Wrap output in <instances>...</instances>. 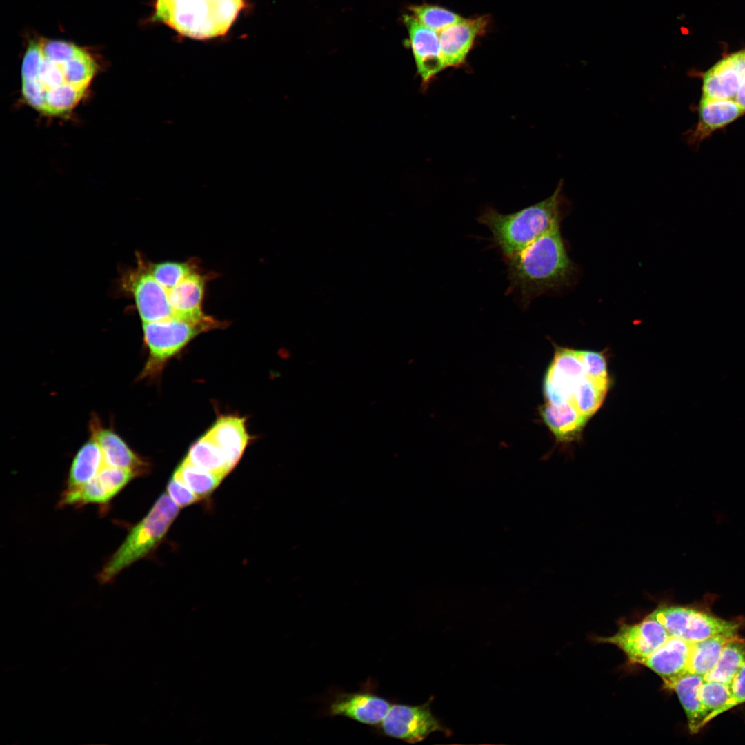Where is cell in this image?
Returning a JSON list of instances; mask_svg holds the SVG:
<instances>
[{"mask_svg": "<svg viewBox=\"0 0 745 745\" xmlns=\"http://www.w3.org/2000/svg\"><path fill=\"white\" fill-rule=\"evenodd\" d=\"M167 493L180 508L201 500L174 475L167 484Z\"/></svg>", "mask_w": 745, "mask_h": 745, "instance_id": "d6a6232c", "label": "cell"}, {"mask_svg": "<svg viewBox=\"0 0 745 745\" xmlns=\"http://www.w3.org/2000/svg\"><path fill=\"white\" fill-rule=\"evenodd\" d=\"M179 508L167 493H163L106 562L98 574L99 582H111L123 569L153 552L164 538Z\"/></svg>", "mask_w": 745, "mask_h": 745, "instance_id": "5b68a950", "label": "cell"}, {"mask_svg": "<svg viewBox=\"0 0 745 745\" xmlns=\"http://www.w3.org/2000/svg\"><path fill=\"white\" fill-rule=\"evenodd\" d=\"M137 477L139 475L132 470L104 466L83 486L73 490H65L61 494L59 506L81 507L89 504H107Z\"/></svg>", "mask_w": 745, "mask_h": 745, "instance_id": "4fadbf2b", "label": "cell"}, {"mask_svg": "<svg viewBox=\"0 0 745 745\" xmlns=\"http://www.w3.org/2000/svg\"><path fill=\"white\" fill-rule=\"evenodd\" d=\"M403 19L408 33V45L421 79V89L425 91L435 77L446 68L439 32L426 27L413 15H404Z\"/></svg>", "mask_w": 745, "mask_h": 745, "instance_id": "5bb4252c", "label": "cell"}, {"mask_svg": "<svg viewBox=\"0 0 745 745\" xmlns=\"http://www.w3.org/2000/svg\"><path fill=\"white\" fill-rule=\"evenodd\" d=\"M432 700L433 697L416 706L393 702L381 723L375 727L377 733L410 744L423 741L435 731L450 735V731L432 713Z\"/></svg>", "mask_w": 745, "mask_h": 745, "instance_id": "ba28073f", "label": "cell"}, {"mask_svg": "<svg viewBox=\"0 0 745 745\" xmlns=\"http://www.w3.org/2000/svg\"><path fill=\"white\" fill-rule=\"evenodd\" d=\"M670 636L659 622L647 616L637 624H622L615 635L598 637L597 641L617 646L631 663L642 665Z\"/></svg>", "mask_w": 745, "mask_h": 745, "instance_id": "7c38bea8", "label": "cell"}, {"mask_svg": "<svg viewBox=\"0 0 745 745\" xmlns=\"http://www.w3.org/2000/svg\"><path fill=\"white\" fill-rule=\"evenodd\" d=\"M225 324L206 315L199 319L173 316L143 323V342L148 357L138 379L153 378L166 362L202 332L220 328Z\"/></svg>", "mask_w": 745, "mask_h": 745, "instance_id": "8992f818", "label": "cell"}, {"mask_svg": "<svg viewBox=\"0 0 745 745\" xmlns=\"http://www.w3.org/2000/svg\"><path fill=\"white\" fill-rule=\"evenodd\" d=\"M563 185L561 179L549 197L519 211L503 214L488 207L477 218L490 231L492 242L503 259L519 252L562 221L568 205L562 193Z\"/></svg>", "mask_w": 745, "mask_h": 745, "instance_id": "3957f363", "label": "cell"}, {"mask_svg": "<svg viewBox=\"0 0 745 745\" xmlns=\"http://www.w3.org/2000/svg\"><path fill=\"white\" fill-rule=\"evenodd\" d=\"M392 704L377 693V684L368 679L355 692L334 691L326 700L324 715L331 717L342 716L377 727Z\"/></svg>", "mask_w": 745, "mask_h": 745, "instance_id": "9c48e42d", "label": "cell"}, {"mask_svg": "<svg viewBox=\"0 0 745 745\" xmlns=\"http://www.w3.org/2000/svg\"><path fill=\"white\" fill-rule=\"evenodd\" d=\"M150 272L165 288L170 290L190 274L196 271L195 266L189 261H163L146 264Z\"/></svg>", "mask_w": 745, "mask_h": 745, "instance_id": "f546056e", "label": "cell"}, {"mask_svg": "<svg viewBox=\"0 0 745 745\" xmlns=\"http://www.w3.org/2000/svg\"><path fill=\"white\" fill-rule=\"evenodd\" d=\"M542 420L557 441L570 442L579 439L588 420L569 403L545 402L540 408Z\"/></svg>", "mask_w": 745, "mask_h": 745, "instance_id": "44dd1931", "label": "cell"}, {"mask_svg": "<svg viewBox=\"0 0 745 745\" xmlns=\"http://www.w3.org/2000/svg\"><path fill=\"white\" fill-rule=\"evenodd\" d=\"M586 375L596 381L610 383L606 359L602 352L592 350H579Z\"/></svg>", "mask_w": 745, "mask_h": 745, "instance_id": "1f68e13d", "label": "cell"}, {"mask_svg": "<svg viewBox=\"0 0 745 745\" xmlns=\"http://www.w3.org/2000/svg\"><path fill=\"white\" fill-rule=\"evenodd\" d=\"M206 276L193 272L168 290L170 304L179 317L199 319L206 315L202 310Z\"/></svg>", "mask_w": 745, "mask_h": 745, "instance_id": "ffe728a7", "label": "cell"}, {"mask_svg": "<svg viewBox=\"0 0 745 745\" xmlns=\"http://www.w3.org/2000/svg\"><path fill=\"white\" fill-rule=\"evenodd\" d=\"M704 682V677L687 673L677 679L664 684V687L674 691L685 711L689 731L697 733L702 727L709 712L703 705L699 689Z\"/></svg>", "mask_w": 745, "mask_h": 745, "instance_id": "7402d4cb", "label": "cell"}, {"mask_svg": "<svg viewBox=\"0 0 745 745\" xmlns=\"http://www.w3.org/2000/svg\"><path fill=\"white\" fill-rule=\"evenodd\" d=\"M745 666V640L739 637L730 640L724 646L716 665L704 676V681H716L728 684Z\"/></svg>", "mask_w": 745, "mask_h": 745, "instance_id": "484cf974", "label": "cell"}, {"mask_svg": "<svg viewBox=\"0 0 745 745\" xmlns=\"http://www.w3.org/2000/svg\"><path fill=\"white\" fill-rule=\"evenodd\" d=\"M489 21L487 16L463 18L439 32L446 68H458L464 64L476 39L486 33Z\"/></svg>", "mask_w": 745, "mask_h": 745, "instance_id": "2e32d148", "label": "cell"}, {"mask_svg": "<svg viewBox=\"0 0 745 745\" xmlns=\"http://www.w3.org/2000/svg\"><path fill=\"white\" fill-rule=\"evenodd\" d=\"M245 0H156L153 19L195 39L226 34Z\"/></svg>", "mask_w": 745, "mask_h": 745, "instance_id": "277c9868", "label": "cell"}, {"mask_svg": "<svg viewBox=\"0 0 745 745\" xmlns=\"http://www.w3.org/2000/svg\"><path fill=\"white\" fill-rule=\"evenodd\" d=\"M737 637L722 635L692 643L688 673L704 677L716 665L726 644Z\"/></svg>", "mask_w": 745, "mask_h": 745, "instance_id": "d4e9b609", "label": "cell"}, {"mask_svg": "<svg viewBox=\"0 0 745 745\" xmlns=\"http://www.w3.org/2000/svg\"><path fill=\"white\" fill-rule=\"evenodd\" d=\"M659 622L670 636L695 643L717 636H738L741 622L726 620L688 606L662 604L648 615Z\"/></svg>", "mask_w": 745, "mask_h": 745, "instance_id": "52a82bcc", "label": "cell"}, {"mask_svg": "<svg viewBox=\"0 0 745 745\" xmlns=\"http://www.w3.org/2000/svg\"><path fill=\"white\" fill-rule=\"evenodd\" d=\"M700 699L709 712L704 722V726L719 715L720 710L731 697L728 684L716 681H704L699 689Z\"/></svg>", "mask_w": 745, "mask_h": 745, "instance_id": "4dcf8cb0", "label": "cell"}, {"mask_svg": "<svg viewBox=\"0 0 745 745\" xmlns=\"http://www.w3.org/2000/svg\"><path fill=\"white\" fill-rule=\"evenodd\" d=\"M699 119L688 136L691 144H697L713 132L727 126L745 114L733 101L701 97Z\"/></svg>", "mask_w": 745, "mask_h": 745, "instance_id": "ac0fdd59", "label": "cell"}, {"mask_svg": "<svg viewBox=\"0 0 745 745\" xmlns=\"http://www.w3.org/2000/svg\"><path fill=\"white\" fill-rule=\"evenodd\" d=\"M185 459L200 468L223 477L232 470L221 449L206 433L190 446Z\"/></svg>", "mask_w": 745, "mask_h": 745, "instance_id": "cb8c5ba5", "label": "cell"}, {"mask_svg": "<svg viewBox=\"0 0 745 745\" xmlns=\"http://www.w3.org/2000/svg\"><path fill=\"white\" fill-rule=\"evenodd\" d=\"M200 498L208 497L225 477L200 468L184 459L174 474Z\"/></svg>", "mask_w": 745, "mask_h": 745, "instance_id": "4316f807", "label": "cell"}, {"mask_svg": "<svg viewBox=\"0 0 745 745\" xmlns=\"http://www.w3.org/2000/svg\"><path fill=\"white\" fill-rule=\"evenodd\" d=\"M409 10L419 22L437 32L463 19L457 13L436 5H413Z\"/></svg>", "mask_w": 745, "mask_h": 745, "instance_id": "f1b7e54d", "label": "cell"}, {"mask_svg": "<svg viewBox=\"0 0 745 745\" xmlns=\"http://www.w3.org/2000/svg\"><path fill=\"white\" fill-rule=\"evenodd\" d=\"M103 455L97 441L91 436L77 450L66 481V490L79 488L91 480L104 466Z\"/></svg>", "mask_w": 745, "mask_h": 745, "instance_id": "603a6c76", "label": "cell"}, {"mask_svg": "<svg viewBox=\"0 0 745 745\" xmlns=\"http://www.w3.org/2000/svg\"><path fill=\"white\" fill-rule=\"evenodd\" d=\"M692 643L670 636L642 665L657 673L664 684L688 673Z\"/></svg>", "mask_w": 745, "mask_h": 745, "instance_id": "e0dca14e", "label": "cell"}, {"mask_svg": "<svg viewBox=\"0 0 745 745\" xmlns=\"http://www.w3.org/2000/svg\"><path fill=\"white\" fill-rule=\"evenodd\" d=\"M586 376L579 350L557 346L543 382L546 402L568 403Z\"/></svg>", "mask_w": 745, "mask_h": 745, "instance_id": "8fae6325", "label": "cell"}, {"mask_svg": "<svg viewBox=\"0 0 745 745\" xmlns=\"http://www.w3.org/2000/svg\"><path fill=\"white\" fill-rule=\"evenodd\" d=\"M731 697L720 710L719 715L745 702V666L734 677L729 684Z\"/></svg>", "mask_w": 745, "mask_h": 745, "instance_id": "836d02e7", "label": "cell"}, {"mask_svg": "<svg viewBox=\"0 0 745 745\" xmlns=\"http://www.w3.org/2000/svg\"><path fill=\"white\" fill-rule=\"evenodd\" d=\"M560 222L527 247L504 259L509 285L506 293L517 298L523 308L533 299L571 286L577 272L560 232Z\"/></svg>", "mask_w": 745, "mask_h": 745, "instance_id": "7a4b0ae2", "label": "cell"}, {"mask_svg": "<svg viewBox=\"0 0 745 745\" xmlns=\"http://www.w3.org/2000/svg\"><path fill=\"white\" fill-rule=\"evenodd\" d=\"M97 72L93 56L74 43L30 41L21 66L23 98L45 115H63L82 100Z\"/></svg>", "mask_w": 745, "mask_h": 745, "instance_id": "6da1fadb", "label": "cell"}, {"mask_svg": "<svg viewBox=\"0 0 745 745\" xmlns=\"http://www.w3.org/2000/svg\"><path fill=\"white\" fill-rule=\"evenodd\" d=\"M608 387L609 384L601 383L586 376L568 403L589 419L600 408Z\"/></svg>", "mask_w": 745, "mask_h": 745, "instance_id": "83f0119b", "label": "cell"}, {"mask_svg": "<svg viewBox=\"0 0 745 745\" xmlns=\"http://www.w3.org/2000/svg\"><path fill=\"white\" fill-rule=\"evenodd\" d=\"M121 286L132 296L143 323L176 316L168 290L155 279L141 258L138 259L137 267L123 276Z\"/></svg>", "mask_w": 745, "mask_h": 745, "instance_id": "30bf717a", "label": "cell"}, {"mask_svg": "<svg viewBox=\"0 0 745 745\" xmlns=\"http://www.w3.org/2000/svg\"><path fill=\"white\" fill-rule=\"evenodd\" d=\"M735 102L745 112V65L740 77L739 86Z\"/></svg>", "mask_w": 745, "mask_h": 745, "instance_id": "e575fe53", "label": "cell"}, {"mask_svg": "<svg viewBox=\"0 0 745 745\" xmlns=\"http://www.w3.org/2000/svg\"><path fill=\"white\" fill-rule=\"evenodd\" d=\"M88 427L90 436L100 446L105 466L130 470L139 477L148 473L150 463L135 453L113 428L103 426L96 414L92 415Z\"/></svg>", "mask_w": 745, "mask_h": 745, "instance_id": "9a60e30c", "label": "cell"}, {"mask_svg": "<svg viewBox=\"0 0 745 745\" xmlns=\"http://www.w3.org/2000/svg\"><path fill=\"white\" fill-rule=\"evenodd\" d=\"M206 433L219 446L233 469L250 440L245 419L237 415H221Z\"/></svg>", "mask_w": 745, "mask_h": 745, "instance_id": "d6986e66", "label": "cell"}]
</instances>
